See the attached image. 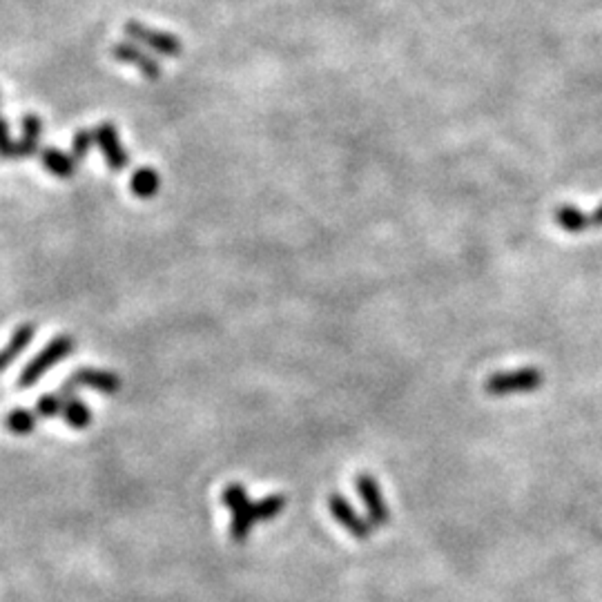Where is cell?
<instances>
[{"instance_id":"1","label":"cell","mask_w":602,"mask_h":602,"mask_svg":"<svg viewBox=\"0 0 602 602\" xmlns=\"http://www.w3.org/2000/svg\"><path fill=\"white\" fill-rule=\"evenodd\" d=\"M221 500L232 513L230 522V537L235 542L248 540L250 531L255 525H261L259 517V502H250L248 491L241 485H228L221 493Z\"/></svg>"},{"instance_id":"2","label":"cell","mask_w":602,"mask_h":602,"mask_svg":"<svg viewBox=\"0 0 602 602\" xmlns=\"http://www.w3.org/2000/svg\"><path fill=\"white\" fill-rule=\"evenodd\" d=\"M74 337L70 335H58V337H54L52 342L47 344L45 348L41 350V353L36 355V357L32 359V362L27 364V366L23 368L21 377H18V388L25 391V388L34 386V384L38 382V379L45 375L49 368L56 366L58 362H63V359H67L70 355L74 353Z\"/></svg>"},{"instance_id":"3","label":"cell","mask_w":602,"mask_h":602,"mask_svg":"<svg viewBox=\"0 0 602 602\" xmlns=\"http://www.w3.org/2000/svg\"><path fill=\"white\" fill-rule=\"evenodd\" d=\"M545 382V375L536 366L517 368V371L496 373L485 382V391L493 397H507V395L536 393Z\"/></svg>"},{"instance_id":"4","label":"cell","mask_w":602,"mask_h":602,"mask_svg":"<svg viewBox=\"0 0 602 602\" xmlns=\"http://www.w3.org/2000/svg\"><path fill=\"white\" fill-rule=\"evenodd\" d=\"M76 388H90V391L103 393V395H116L121 391V377L116 373L105 371V368H81L67 379L61 386L58 395L70 397Z\"/></svg>"},{"instance_id":"5","label":"cell","mask_w":602,"mask_h":602,"mask_svg":"<svg viewBox=\"0 0 602 602\" xmlns=\"http://www.w3.org/2000/svg\"><path fill=\"white\" fill-rule=\"evenodd\" d=\"M125 34L135 43H139V45L152 49V52L156 54H163V56L179 58L181 54H184V45H181L179 38L172 36V34L167 32H161V29L147 27V25L143 23L136 21L125 23Z\"/></svg>"},{"instance_id":"6","label":"cell","mask_w":602,"mask_h":602,"mask_svg":"<svg viewBox=\"0 0 602 602\" xmlns=\"http://www.w3.org/2000/svg\"><path fill=\"white\" fill-rule=\"evenodd\" d=\"M355 487H357L359 497H362L364 507H366V516L368 522L375 527H386L391 522V509L386 505V497L382 496V488H379L377 480L371 476V473H359L357 480H355Z\"/></svg>"},{"instance_id":"7","label":"cell","mask_w":602,"mask_h":602,"mask_svg":"<svg viewBox=\"0 0 602 602\" xmlns=\"http://www.w3.org/2000/svg\"><path fill=\"white\" fill-rule=\"evenodd\" d=\"M328 511L330 516L335 517V522H337L348 536H353L355 540H368V537H371L373 525L368 522V517L359 516L342 493H330Z\"/></svg>"},{"instance_id":"8","label":"cell","mask_w":602,"mask_h":602,"mask_svg":"<svg viewBox=\"0 0 602 602\" xmlns=\"http://www.w3.org/2000/svg\"><path fill=\"white\" fill-rule=\"evenodd\" d=\"M94 139H96V145L101 147L110 170L121 172L123 167H127L130 156H127L125 147H123L121 143V136H118V130L112 125V123H101V125L94 130Z\"/></svg>"},{"instance_id":"9","label":"cell","mask_w":602,"mask_h":602,"mask_svg":"<svg viewBox=\"0 0 602 602\" xmlns=\"http://www.w3.org/2000/svg\"><path fill=\"white\" fill-rule=\"evenodd\" d=\"M112 56H115L116 61L127 63V65H135L136 70H139L145 78H159L161 76L159 61H156L155 56H150L147 52H143V49L136 45V43H130V41L116 43V45L112 47Z\"/></svg>"},{"instance_id":"10","label":"cell","mask_w":602,"mask_h":602,"mask_svg":"<svg viewBox=\"0 0 602 602\" xmlns=\"http://www.w3.org/2000/svg\"><path fill=\"white\" fill-rule=\"evenodd\" d=\"M41 166L45 167L56 179H72L76 172V161L72 155H65L58 147H43L41 150Z\"/></svg>"},{"instance_id":"11","label":"cell","mask_w":602,"mask_h":602,"mask_svg":"<svg viewBox=\"0 0 602 602\" xmlns=\"http://www.w3.org/2000/svg\"><path fill=\"white\" fill-rule=\"evenodd\" d=\"M21 139H18V159H32L38 152V141L43 135V121L36 115H25L21 121Z\"/></svg>"},{"instance_id":"12","label":"cell","mask_w":602,"mask_h":602,"mask_svg":"<svg viewBox=\"0 0 602 602\" xmlns=\"http://www.w3.org/2000/svg\"><path fill=\"white\" fill-rule=\"evenodd\" d=\"M34 333H36V328H34L32 324H25L21 328L16 330V333L12 335V339H9V344L0 350V373L5 371V368L9 366V364H14L18 359V355L23 353L25 348L32 344L34 339Z\"/></svg>"},{"instance_id":"13","label":"cell","mask_w":602,"mask_h":602,"mask_svg":"<svg viewBox=\"0 0 602 602\" xmlns=\"http://www.w3.org/2000/svg\"><path fill=\"white\" fill-rule=\"evenodd\" d=\"M61 416L65 419L67 426L74 428V431H85V428H90L92 424V411L87 408V404L83 402V399L74 397V395H70V397H63Z\"/></svg>"},{"instance_id":"14","label":"cell","mask_w":602,"mask_h":602,"mask_svg":"<svg viewBox=\"0 0 602 602\" xmlns=\"http://www.w3.org/2000/svg\"><path fill=\"white\" fill-rule=\"evenodd\" d=\"M554 221L565 232H571V235H578V232L594 228V226H591V215H585V212L576 208V206H557L554 212Z\"/></svg>"},{"instance_id":"15","label":"cell","mask_w":602,"mask_h":602,"mask_svg":"<svg viewBox=\"0 0 602 602\" xmlns=\"http://www.w3.org/2000/svg\"><path fill=\"white\" fill-rule=\"evenodd\" d=\"M159 187L161 176L155 167H139L130 179L132 195L139 196V199H152V196H156Z\"/></svg>"},{"instance_id":"16","label":"cell","mask_w":602,"mask_h":602,"mask_svg":"<svg viewBox=\"0 0 602 602\" xmlns=\"http://www.w3.org/2000/svg\"><path fill=\"white\" fill-rule=\"evenodd\" d=\"M5 428L14 436H29L36 428V416L27 408H14L7 417H5Z\"/></svg>"},{"instance_id":"17","label":"cell","mask_w":602,"mask_h":602,"mask_svg":"<svg viewBox=\"0 0 602 602\" xmlns=\"http://www.w3.org/2000/svg\"><path fill=\"white\" fill-rule=\"evenodd\" d=\"M92 143H96V139H94V130H78L76 135H74V141H72L74 161L81 163L83 159H85V156L90 155Z\"/></svg>"},{"instance_id":"18","label":"cell","mask_w":602,"mask_h":602,"mask_svg":"<svg viewBox=\"0 0 602 602\" xmlns=\"http://www.w3.org/2000/svg\"><path fill=\"white\" fill-rule=\"evenodd\" d=\"M0 159H18V141H14L9 135L7 121H0Z\"/></svg>"},{"instance_id":"19","label":"cell","mask_w":602,"mask_h":602,"mask_svg":"<svg viewBox=\"0 0 602 602\" xmlns=\"http://www.w3.org/2000/svg\"><path fill=\"white\" fill-rule=\"evenodd\" d=\"M63 411V397L61 395H43L36 402V413L41 417H56Z\"/></svg>"},{"instance_id":"20","label":"cell","mask_w":602,"mask_h":602,"mask_svg":"<svg viewBox=\"0 0 602 602\" xmlns=\"http://www.w3.org/2000/svg\"><path fill=\"white\" fill-rule=\"evenodd\" d=\"M591 226H594V228H602V206L591 212Z\"/></svg>"},{"instance_id":"21","label":"cell","mask_w":602,"mask_h":602,"mask_svg":"<svg viewBox=\"0 0 602 602\" xmlns=\"http://www.w3.org/2000/svg\"><path fill=\"white\" fill-rule=\"evenodd\" d=\"M0 121H3V118H0Z\"/></svg>"}]
</instances>
